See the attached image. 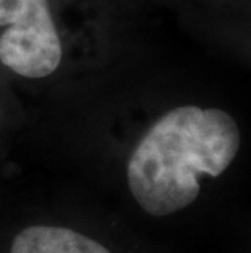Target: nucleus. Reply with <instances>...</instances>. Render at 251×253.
<instances>
[{"label": "nucleus", "mask_w": 251, "mask_h": 253, "mask_svg": "<svg viewBox=\"0 0 251 253\" xmlns=\"http://www.w3.org/2000/svg\"><path fill=\"white\" fill-rule=\"evenodd\" d=\"M240 129L218 108L186 105L162 116L137 144L127 181L143 211L168 216L199 196V178L225 171L240 149Z\"/></svg>", "instance_id": "nucleus-1"}, {"label": "nucleus", "mask_w": 251, "mask_h": 253, "mask_svg": "<svg viewBox=\"0 0 251 253\" xmlns=\"http://www.w3.org/2000/svg\"><path fill=\"white\" fill-rule=\"evenodd\" d=\"M0 61L28 79L51 75L61 64L62 46L47 0H0Z\"/></svg>", "instance_id": "nucleus-2"}, {"label": "nucleus", "mask_w": 251, "mask_h": 253, "mask_svg": "<svg viewBox=\"0 0 251 253\" xmlns=\"http://www.w3.org/2000/svg\"><path fill=\"white\" fill-rule=\"evenodd\" d=\"M10 253H111L97 240L75 230L52 225H33L13 240Z\"/></svg>", "instance_id": "nucleus-3"}]
</instances>
